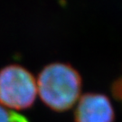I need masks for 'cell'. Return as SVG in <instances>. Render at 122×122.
<instances>
[{"label": "cell", "instance_id": "1", "mask_svg": "<svg viewBox=\"0 0 122 122\" xmlns=\"http://www.w3.org/2000/svg\"><path fill=\"white\" fill-rule=\"evenodd\" d=\"M81 78L67 63L54 62L40 72L37 89L41 100L55 111H65L78 101L81 91Z\"/></svg>", "mask_w": 122, "mask_h": 122}, {"label": "cell", "instance_id": "2", "mask_svg": "<svg viewBox=\"0 0 122 122\" xmlns=\"http://www.w3.org/2000/svg\"><path fill=\"white\" fill-rule=\"evenodd\" d=\"M37 84L30 71L11 64L0 70V105L14 109H25L34 104Z\"/></svg>", "mask_w": 122, "mask_h": 122}, {"label": "cell", "instance_id": "3", "mask_svg": "<svg viewBox=\"0 0 122 122\" xmlns=\"http://www.w3.org/2000/svg\"><path fill=\"white\" fill-rule=\"evenodd\" d=\"M114 109L109 98L100 93H86L74 112L75 122H113Z\"/></svg>", "mask_w": 122, "mask_h": 122}, {"label": "cell", "instance_id": "4", "mask_svg": "<svg viewBox=\"0 0 122 122\" xmlns=\"http://www.w3.org/2000/svg\"><path fill=\"white\" fill-rule=\"evenodd\" d=\"M0 122H29L28 119L21 114L10 110L0 105Z\"/></svg>", "mask_w": 122, "mask_h": 122}]
</instances>
